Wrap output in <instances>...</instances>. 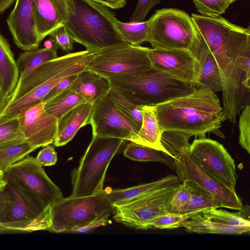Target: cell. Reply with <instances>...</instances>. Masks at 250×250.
I'll use <instances>...</instances> for the list:
<instances>
[{
    "label": "cell",
    "mask_w": 250,
    "mask_h": 250,
    "mask_svg": "<svg viewBox=\"0 0 250 250\" xmlns=\"http://www.w3.org/2000/svg\"><path fill=\"white\" fill-rule=\"evenodd\" d=\"M161 128L204 138L212 132L221 138L225 112L216 94L207 87L197 88L185 96L153 106Z\"/></svg>",
    "instance_id": "1"
},
{
    "label": "cell",
    "mask_w": 250,
    "mask_h": 250,
    "mask_svg": "<svg viewBox=\"0 0 250 250\" xmlns=\"http://www.w3.org/2000/svg\"><path fill=\"white\" fill-rule=\"evenodd\" d=\"M117 19L108 8L92 0H67L64 27L86 50L97 52L128 44L118 31Z\"/></svg>",
    "instance_id": "2"
},
{
    "label": "cell",
    "mask_w": 250,
    "mask_h": 250,
    "mask_svg": "<svg viewBox=\"0 0 250 250\" xmlns=\"http://www.w3.org/2000/svg\"><path fill=\"white\" fill-rule=\"evenodd\" d=\"M107 79L112 88L137 105L155 106L188 95L197 88L153 67Z\"/></svg>",
    "instance_id": "3"
},
{
    "label": "cell",
    "mask_w": 250,
    "mask_h": 250,
    "mask_svg": "<svg viewBox=\"0 0 250 250\" xmlns=\"http://www.w3.org/2000/svg\"><path fill=\"white\" fill-rule=\"evenodd\" d=\"M125 140L93 136L79 166L71 173V197L94 194L104 190L105 173Z\"/></svg>",
    "instance_id": "4"
},
{
    "label": "cell",
    "mask_w": 250,
    "mask_h": 250,
    "mask_svg": "<svg viewBox=\"0 0 250 250\" xmlns=\"http://www.w3.org/2000/svg\"><path fill=\"white\" fill-rule=\"evenodd\" d=\"M114 207L104 190L84 196L62 198L51 207L53 232H74L113 213Z\"/></svg>",
    "instance_id": "5"
},
{
    "label": "cell",
    "mask_w": 250,
    "mask_h": 250,
    "mask_svg": "<svg viewBox=\"0 0 250 250\" xmlns=\"http://www.w3.org/2000/svg\"><path fill=\"white\" fill-rule=\"evenodd\" d=\"M147 42L153 49L190 48L195 36V25L184 11L175 8L157 10L149 19Z\"/></svg>",
    "instance_id": "6"
},
{
    "label": "cell",
    "mask_w": 250,
    "mask_h": 250,
    "mask_svg": "<svg viewBox=\"0 0 250 250\" xmlns=\"http://www.w3.org/2000/svg\"><path fill=\"white\" fill-rule=\"evenodd\" d=\"M12 199L9 212L0 223L6 230L32 232L50 230L51 207H47L20 186L6 179Z\"/></svg>",
    "instance_id": "7"
},
{
    "label": "cell",
    "mask_w": 250,
    "mask_h": 250,
    "mask_svg": "<svg viewBox=\"0 0 250 250\" xmlns=\"http://www.w3.org/2000/svg\"><path fill=\"white\" fill-rule=\"evenodd\" d=\"M186 155L204 172L236 191L238 176L235 162L221 144L207 138L195 139Z\"/></svg>",
    "instance_id": "8"
},
{
    "label": "cell",
    "mask_w": 250,
    "mask_h": 250,
    "mask_svg": "<svg viewBox=\"0 0 250 250\" xmlns=\"http://www.w3.org/2000/svg\"><path fill=\"white\" fill-rule=\"evenodd\" d=\"M149 49L128 44L95 52L86 69L106 78L146 71L152 68Z\"/></svg>",
    "instance_id": "9"
},
{
    "label": "cell",
    "mask_w": 250,
    "mask_h": 250,
    "mask_svg": "<svg viewBox=\"0 0 250 250\" xmlns=\"http://www.w3.org/2000/svg\"><path fill=\"white\" fill-rule=\"evenodd\" d=\"M5 177L17 184L47 207L63 198L60 189L50 180L36 158L29 155L4 172Z\"/></svg>",
    "instance_id": "10"
},
{
    "label": "cell",
    "mask_w": 250,
    "mask_h": 250,
    "mask_svg": "<svg viewBox=\"0 0 250 250\" xmlns=\"http://www.w3.org/2000/svg\"><path fill=\"white\" fill-rule=\"evenodd\" d=\"M178 185L160 188L126 204L114 206L113 218L130 228L144 229L150 220L167 213L166 202Z\"/></svg>",
    "instance_id": "11"
},
{
    "label": "cell",
    "mask_w": 250,
    "mask_h": 250,
    "mask_svg": "<svg viewBox=\"0 0 250 250\" xmlns=\"http://www.w3.org/2000/svg\"><path fill=\"white\" fill-rule=\"evenodd\" d=\"M89 124L93 136L117 138L132 142L140 128L116 107L107 95L93 104Z\"/></svg>",
    "instance_id": "12"
},
{
    "label": "cell",
    "mask_w": 250,
    "mask_h": 250,
    "mask_svg": "<svg viewBox=\"0 0 250 250\" xmlns=\"http://www.w3.org/2000/svg\"><path fill=\"white\" fill-rule=\"evenodd\" d=\"M147 56L155 69L198 88L199 65L189 50L149 48Z\"/></svg>",
    "instance_id": "13"
},
{
    "label": "cell",
    "mask_w": 250,
    "mask_h": 250,
    "mask_svg": "<svg viewBox=\"0 0 250 250\" xmlns=\"http://www.w3.org/2000/svg\"><path fill=\"white\" fill-rule=\"evenodd\" d=\"M181 183L188 179L208 190L222 203L223 208L240 210L243 208L236 191L206 173L183 154L175 159V170Z\"/></svg>",
    "instance_id": "14"
},
{
    "label": "cell",
    "mask_w": 250,
    "mask_h": 250,
    "mask_svg": "<svg viewBox=\"0 0 250 250\" xmlns=\"http://www.w3.org/2000/svg\"><path fill=\"white\" fill-rule=\"evenodd\" d=\"M20 128L25 141L37 149L54 143L57 119L45 111L40 102L19 114Z\"/></svg>",
    "instance_id": "15"
},
{
    "label": "cell",
    "mask_w": 250,
    "mask_h": 250,
    "mask_svg": "<svg viewBox=\"0 0 250 250\" xmlns=\"http://www.w3.org/2000/svg\"><path fill=\"white\" fill-rule=\"evenodd\" d=\"M91 52L86 50L57 57L43 63L26 77L19 78L10 104L38 90L47 81L77 63Z\"/></svg>",
    "instance_id": "16"
},
{
    "label": "cell",
    "mask_w": 250,
    "mask_h": 250,
    "mask_svg": "<svg viewBox=\"0 0 250 250\" xmlns=\"http://www.w3.org/2000/svg\"><path fill=\"white\" fill-rule=\"evenodd\" d=\"M34 0H16L7 20L15 44L23 51L37 49L41 41L37 33L33 14Z\"/></svg>",
    "instance_id": "17"
},
{
    "label": "cell",
    "mask_w": 250,
    "mask_h": 250,
    "mask_svg": "<svg viewBox=\"0 0 250 250\" xmlns=\"http://www.w3.org/2000/svg\"><path fill=\"white\" fill-rule=\"evenodd\" d=\"M195 30L194 39L188 50L199 63L198 88L207 87L214 92L222 91L221 78L215 58L196 25Z\"/></svg>",
    "instance_id": "18"
},
{
    "label": "cell",
    "mask_w": 250,
    "mask_h": 250,
    "mask_svg": "<svg viewBox=\"0 0 250 250\" xmlns=\"http://www.w3.org/2000/svg\"><path fill=\"white\" fill-rule=\"evenodd\" d=\"M33 14L37 33L42 42L55 29L64 26L67 0H34Z\"/></svg>",
    "instance_id": "19"
},
{
    "label": "cell",
    "mask_w": 250,
    "mask_h": 250,
    "mask_svg": "<svg viewBox=\"0 0 250 250\" xmlns=\"http://www.w3.org/2000/svg\"><path fill=\"white\" fill-rule=\"evenodd\" d=\"M93 104L89 102L80 104L57 120V127L54 145L64 146L74 138L79 130L89 124Z\"/></svg>",
    "instance_id": "20"
},
{
    "label": "cell",
    "mask_w": 250,
    "mask_h": 250,
    "mask_svg": "<svg viewBox=\"0 0 250 250\" xmlns=\"http://www.w3.org/2000/svg\"><path fill=\"white\" fill-rule=\"evenodd\" d=\"M181 182L177 176L169 175L161 179L123 189L104 190L113 207L126 204L146 194L164 188L178 185Z\"/></svg>",
    "instance_id": "21"
},
{
    "label": "cell",
    "mask_w": 250,
    "mask_h": 250,
    "mask_svg": "<svg viewBox=\"0 0 250 250\" xmlns=\"http://www.w3.org/2000/svg\"><path fill=\"white\" fill-rule=\"evenodd\" d=\"M67 88L82 96L87 102L93 104L106 95L111 86L107 78L85 69L77 75Z\"/></svg>",
    "instance_id": "22"
},
{
    "label": "cell",
    "mask_w": 250,
    "mask_h": 250,
    "mask_svg": "<svg viewBox=\"0 0 250 250\" xmlns=\"http://www.w3.org/2000/svg\"><path fill=\"white\" fill-rule=\"evenodd\" d=\"M139 108L143 121L134 143L168 154L161 143L163 130L159 126L153 106L139 105Z\"/></svg>",
    "instance_id": "23"
},
{
    "label": "cell",
    "mask_w": 250,
    "mask_h": 250,
    "mask_svg": "<svg viewBox=\"0 0 250 250\" xmlns=\"http://www.w3.org/2000/svg\"><path fill=\"white\" fill-rule=\"evenodd\" d=\"M19 78L16 61L8 41L0 34V89L5 96H11Z\"/></svg>",
    "instance_id": "24"
},
{
    "label": "cell",
    "mask_w": 250,
    "mask_h": 250,
    "mask_svg": "<svg viewBox=\"0 0 250 250\" xmlns=\"http://www.w3.org/2000/svg\"><path fill=\"white\" fill-rule=\"evenodd\" d=\"M183 182L186 183L190 192L189 200L183 208L181 213L187 220L206 210L223 208L222 203L208 190L191 180L187 179Z\"/></svg>",
    "instance_id": "25"
},
{
    "label": "cell",
    "mask_w": 250,
    "mask_h": 250,
    "mask_svg": "<svg viewBox=\"0 0 250 250\" xmlns=\"http://www.w3.org/2000/svg\"><path fill=\"white\" fill-rule=\"evenodd\" d=\"M181 227L187 231L200 234L213 233L221 234H242L250 231V227L228 226L210 221L200 213L184 221Z\"/></svg>",
    "instance_id": "26"
},
{
    "label": "cell",
    "mask_w": 250,
    "mask_h": 250,
    "mask_svg": "<svg viewBox=\"0 0 250 250\" xmlns=\"http://www.w3.org/2000/svg\"><path fill=\"white\" fill-rule=\"evenodd\" d=\"M58 46L24 51L16 61L19 78L23 79L43 63L57 58Z\"/></svg>",
    "instance_id": "27"
},
{
    "label": "cell",
    "mask_w": 250,
    "mask_h": 250,
    "mask_svg": "<svg viewBox=\"0 0 250 250\" xmlns=\"http://www.w3.org/2000/svg\"><path fill=\"white\" fill-rule=\"evenodd\" d=\"M123 154L133 161L162 163L175 170V159L168 154L132 142L127 144Z\"/></svg>",
    "instance_id": "28"
},
{
    "label": "cell",
    "mask_w": 250,
    "mask_h": 250,
    "mask_svg": "<svg viewBox=\"0 0 250 250\" xmlns=\"http://www.w3.org/2000/svg\"><path fill=\"white\" fill-rule=\"evenodd\" d=\"M86 102L82 96L67 88L43 104L46 112L58 120L75 106Z\"/></svg>",
    "instance_id": "29"
},
{
    "label": "cell",
    "mask_w": 250,
    "mask_h": 250,
    "mask_svg": "<svg viewBox=\"0 0 250 250\" xmlns=\"http://www.w3.org/2000/svg\"><path fill=\"white\" fill-rule=\"evenodd\" d=\"M25 141L19 117L8 115L0 117V149Z\"/></svg>",
    "instance_id": "30"
},
{
    "label": "cell",
    "mask_w": 250,
    "mask_h": 250,
    "mask_svg": "<svg viewBox=\"0 0 250 250\" xmlns=\"http://www.w3.org/2000/svg\"><path fill=\"white\" fill-rule=\"evenodd\" d=\"M149 21L143 22H123L117 20L116 27L125 41L128 44L137 46L147 42Z\"/></svg>",
    "instance_id": "31"
},
{
    "label": "cell",
    "mask_w": 250,
    "mask_h": 250,
    "mask_svg": "<svg viewBox=\"0 0 250 250\" xmlns=\"http://www.w3.org/2000/svg\"><path fill=\"white\" fill-rule=\"evenodd\" d=\"M190 137V135L183 132L164 130L161 136V143L168 154L175 159L187 153L190 145L188 142Z\"/></svg>",
    "instance_id": "32"
},
{
    "label": "cell",
    "mask_w": 250,
    "mask_h": 250,
    "mask_svg": "<svg viewBox=\"0 0 250 250\" xmlns=\"http://www.w3.org/2000/svg\"><path fill=\"white\" fill-rule=\"evenodd\" d=\"M37 148L26 141L0 149V170L4 172Z\"/></svg>",
    "instance_id": "33"
},
{
    "label": "cell",
    "mask_w": 250,
    "mask_h": 250,
    "mask_svg": "<svg viewBox=\"0 0 250 250\" xmlns=\"http://www.w3.org/2000/svg\"><path fill=\"white\" fill-rule=\"evenodd\" d=\"M239 211L230 212L221 209L212 208L200 214L204 218L217 223L235 227H250L249 219L244 218L241 210Z\"/></svg>",
    "instance_id": "34"
},
{
    "label": "cell",
    "mask_w": 250,
    "mask_h": 250,
    "mask_svg": "<svg viewBox=\"0 0 250 250\" xmlns=\"http://www.w3.org/2000/svg\"><path fill=\"white\" fill-rule=\"evenodd\" d=\"M106 95L122 113L141 127L143 117L139 105L132 103L123 95L111 87Z\"/></svg>",
    "instance_id": "35"
},
{
    "label": "cell",
    "mask_w": 250,
    "mask_h": 250,
    "mask_svg": "<svg viewBox=\"0 0 250 250\" xmlns=\"http://www.w3.org/2000/svg\"><path fill=\"white\" fill-rule=\"evenodd\" d=\"M190 190L185 182L180 183L167 199L165 209L167 213L181 214L183 208L188 203Z\"/></svg>",
    "instance_id": "36"
},
{
    "label": "cell",
    "mask_w": 250,
    "mask_h": 250,
    "mask_svg": "<svg viewBox=\"0 0 250 250\" xmlns=\"http://www.w3.org/2000/svg\"><path fill=\"white\" fill-rule=\"evenodd\" d=\"M198 12L201 15L217 17L224 13L232 4L228 0H192Z\"/></svg>",
    "instance_id": "37"
},
{
    "label": "cell",
    "mask_w": 250,
    "mask_h": 250,
    "mask_svg": "<svg viewBox=\"0 0 250 250\" xmlns=\"http://www.w3.org/2000/svg\"><path fill=\"white\" fill-rule=\"evenodd\" d=\"M182 214L166 213L156 217L146 224L144 229H173L181 227L183 222L186 220Z\"/></svg>",
    "instance_id": "38"
},
{
    "label": "cell",
    "mask_w": 250,
    "mask_h": 250,
    "mask_svg": "<svg viewBox=\"0 0 250 250\" xmlns=\"http://www.w3.org/2000/svg\"><path fill=\"white\" fill-rule=\"evenodd\" d=\"M239 143L241 147L250 153V105H246L239 117Z\"/></svg>",
    "instance_id": "39"
},
{
    "label": "cell",
    "mask_w": 250,
    "mask_h": 250,
    "mask_svg": "<svg viewBox=\"0 0 250 250\" xmlns=\"http://www.w3.org/2000/svg\"><path fill=\"white\" fill-rule=\"evenodd\" d=\"M49 36L54 40L58 46L63 50L69 52L73 50L74 41L64 26L55 29Z\"/></svg>",
    "instance_id": "40"
},
{
    "label": "cell",
    "mask_w": 250,
    "mask_h": 250,
    "mask_svg": "<svg viewBox=\"0 0 250 250\" xmlns=\"http://www.w3.org/2000/svg\"><path fill=\"white\" fill-rule=\"evenodd\" d=\"M162 0H138L130 21L143 22L150 10Z\"/></svg>",
    "instance_id": "41"
},
{
    "label": "cell",
    "mask_w": 250,
    "mask_h": 250,
    "mask_svg": "<svg viewBox=\"0 0 250 250\" xmlns=\"http://www.w3.org/2000/svg\"><path fill=\"white\" fill-rule=\"evenodd\" d=\"M36 160L42 167L55 165L57 161V154L54 146L50 145L45 146L39 152Z\"/></svg>",
    "instance_id": "42"
},
{
    "label": "cell",
    "mask_w": 250,
    "mask_h": 250,
    "mask_svg": "<svg viewBox=\"0 0 250 250\" xmlns=\"http://www.w3.org/2000/svg\"><path fill=\"white\" fill-rule=\"evenodd\" d=\"M78 74L66 77L60 81L43 99L42 102L45 103L51 100L65 89L67 88L75 80Z\"/></svg>",
    "instance_id": "43"
},
{
    "label": "cell",
    "mask_w": 250,
    "mask_h": 250,
    "mask_svg": "<svg viewBox=\"0 0 250 250\" xmlns=\"http://www.w3.org/2000/svg\"><path fill=\"white\" fill-rule=\"evenodd\" d=\"M12 202V197L5 188L4 190L0 192V223L4 220L9 212Z\"/></svg>",
    "instance_id": "44"
},
{
    "label": "cell",
    "mask_w": 250,
    "mask_h": 250,
    "mask_svg": "<svg viewBox=\"0 0 250 250\" xmlns=\"http://www.w3.org/2000/svg\"><path fill=\"white\" fill-rule=\"evenodd\" d=\"M107 8L119 9L123 8L126 4V0H92Z\"/></svg>",
    "instance_id": "45"
},
{
    "label": "cell",
    "mask_w": 250,
    "mask_h": 250,
    "mask_svg": "<svg viewBox=\"0 0 250 250\" xmlns=\"http://www.w3.org/2000/svg\"><path fill=\"white\" fill-rule=\"evenodd\" d=\"M109 217V216H107L101 219L97 220L84 227L76 229L74 232H85L98 227L105 225L108 223Z\"/></svg>",
    "instance_id": "46"
},
{
    "label": "cell",
    "mask_w": 250,
    "mask_h": 250,
    "mask_svg": "<svg viewBox=\"0 0 250 250\" xmlns=\"http://www.w3.org/2000/svg\"><path fill=\"white\" fill-rule=\"evenodd\" d=\"M12 96H5L0 89V117L6 108L9 105L12 100Z\"/></svg>",
    "instance_id": "47"
},
{
    "label": "cell",
    "mask_w": 250,
    "mask_h": 250,
    "mask_svg": "<svg viewBox=\"0 0 250 250\" xmlns=\"http://www.w3.org/2000/svg\"><path fill=\"white\" fill-rule=\"evenodd\" d=\"M16 0H0V14L4 11L15 2Z\"/></svg>",
    "instance_id": "48"
},
{
    "label": "cell",
    "mask_w": 250,
    "mask_h": 250,
    "mask_svg": "<svg viewBox=\"0 0 250 250\" xmlns=\"http://www.w3.org/2000/svg\"><path fill=\"white\" fill-rule=\"evenodd\" d=\"M7 185V181L5 179L4 173L0 170V192L5 189Z\"/></svg>",
    "instance_id": "49"
},
{
    "label": "cell",
    "mask_w": 250,
    "mask_h": 250,
    "mask_svg": "<svg viewBox=\"0 0 250 250\" xmlns=\"http://www.w3.org/2000/svg\"><path fill=\"white\" fill-rule=\"evenodd\" d=\"M228 1H230L231 3H232L233 2H234L236 0H228Z\"/></svg>",
    "instance_id": "50"
}]
</instances>
